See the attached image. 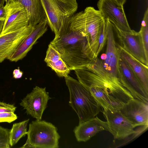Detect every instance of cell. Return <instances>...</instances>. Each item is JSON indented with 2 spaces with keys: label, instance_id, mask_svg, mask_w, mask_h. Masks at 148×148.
I'll use <instances>...</instances> for the list:
<instances>
[{
  "label": "cell",
  "instance_id": "obj_1",
  "mask_svg": "<svg viewBox=\"0 0 148 148\" xmlns=\"http://www.w3.org/2000/svg\"><path fill=\"white\" fill-rule=\"evenodd\" d=\"M78 81L86 88L97 87L120 101L125 103L133 98L118 78L105 68L97 57L86 65L74 70Z\"/></svg>",
  "mask_w": 148,
  "mask_h": 148
},
{
  "label": "cell",
  "instance_id": "obj_2",
  "mask_svg": "<svg viewBox=\"0 0 148 148\" xmlns=\"http://www.w3.org/2000/svg\"><path fill=\"white\" fill-rule=\"evenodd\" d=\"M60 53L71 71L86 65L91 61L87 42L79 32L68 27L50 43Z\"/></svg>",
  "mask_w": 148,
  "mask_h": 148
},
{
  "label": "cell",
  "instance_id": "obj_3",
  "mask_svg": "<svg viewBox=\"0 0 148 148\" xmlns=\"http://www.w3.org/2000/svg\"><path fill=\"white\" fill-rule=\"evenodd\" d=\"M105 20L99 10L89 6L75 14L70 20L68 28L79 33L87 40L91 60L97 57L100 29Z\"/></svg>",
  "mask_w": 148,
  "mask_h": 148
},
{
  "label": "cell",
  "instance_id": "obj_4",
  "mask_svg": "<svg viewBox=\"0 0 148 148\" xmlns=\"http://www.w3.org/2000/svg\"><path fill=\"white\" fill-rule=\"evenodd\" d=\"M64 78L69 92V104L77 114L79 123L96 116L102 108L89 90L69 75Z\"/></svg>",
  "mask_w": 148,
  "mask_h": 148
},
{
  "label": "cell",
  "instance_id": "obj_5",
  "mask_svg": "<svg viewBox=\"0 0 148 148\" xmlns=\"http://www.w3.org/2000/svg\"><path fill=\"white\" fill-rule=\"evenodd\" d=\"M48 25L57 36L67 28L70 20L76 13V0H40Z\"/></svg>",
  "mask_w": 148,
  "mask_h": 148
},
{
  "label": "cell",
  "instance_id": "obj_6",
  "mask_svg": "<svg viewBox=\"0 0 148 148\" xmlns=\"http://www.w3.org/2000/svg\"><path fill=\"white\" fill-rule=\"evenodd\" d=\"M56 127L44 120L33 121L29 125L23 148H58L60 136Z\"/></svg>",
  "mask_w": 148,
  "mask_h": 148
},
{
  "label": "cell",
  "instance_id": "obj_7",
  "mask_svg": "<svg viewBox=\"0 0 148 148\" xmlns=\"http://www.w3.org/2000/svg\"><path fill=\"white\" fill-rule=\"evenodd\" d=\"M112 24L116 32L122 48L141 63L148 66V58L146 56L139 32L133 30L130 32L124 31Z\"/></svg>",
  "mask_w": 148,
  "mask_h": 148
},
{
  "label": "cell",
  "instance_id": "obj_8",
  "mask_svg": "<svg viewBox=\"0 0 148 148\" xmlns=\"http://www.w3.org/2000/svg\"><path fill=\"white\" fill-rule=\"evenodd\" d=\"M52 99L46 88L36 86L31 92L21 100L20 105L26 110L27 114L36 120H41L49 100Z\"/></svg>",
  "mask_w": 148,
  "mask_h": 148
},
{
  "label": "cell",
  "instance_id": "obj_9",
  "mask_svg": "<svg viewBox=\"0 0 148 148\" xmlns=\"http://www.w3.org/2000/svg\"><path fill=\"white\" fill-rule=\"evenodd\" d=\"M120 80L133 97L148 104L147 92L127 63L120 56L119 60Z\"/></svg>",
  "mask_w": 148,
  "mask_h": 148
},
{
  "label": "cell",
  "instance_id": "obj_10",
  "mask_svg": "<svg viewBox=\"0 0 148 148\" xmlns=\"http://www.w3.org/2000/svg\"><path fill=\"white\" fill-rule=\"evenodd\" d=\"M97 6L105 20H108L122 31L132 30L126 17L123 5L115 0H99Z\"/></svg>",
  "mask_w": 148,
  "mask_h": 148
},
{
  "label": "cell",
  "instance_id": "obj_11",
  "mask_svg": "<svg viewBox=\"0 0 148 148\" xmlns=\"http://www.w3.org/2000/svg\"><path fill=\"white\" fill-rule=\"evenodd\" d=\"M108 125L109 131L115 139L126 138L136 134V127L119 110H107L103 111Z\"/></svg>",
  "mask_w": 148,
  "mask_h": 148
},
{
  "label": "cell",
  "instance_id": "obj_12",
  "mask_svg": "<svg viewBox=\"0 0 148 148\" xmlns=\"http://www.w3.org/2000/svg\"><path fill=\"white\" fill-rule=\"evenodd\" d=\"M4 8L6 17L0 35L16 30L28 25L27 12L20 2L11 0Z\"/></svg>",
  "mask_w": 148,
  "mask_h": 148
},
{
  "label": "cell",
  "instance_id": "obj_13",
  "mask_svg": "<svg viewBox=\"0 0 148 148\" xmlns=\"http://www.w3.org/2000/svg\"><path fill=\"white\" fill-rule=\"evenodd\" d=\"M105 21L107 31V46L104 60L102 61L105 69L120 80L119 45L115 40L113 28L111 23L107 20H106Z\"/></svg>",
  "mask_w": 148,
  "mask_h": 148
},
{
  "label": "cell",
  "instance_id": "obj_14",
  "mask_svg": "<svg viewBox=\"0 0 148 148\" xmlns=\"http://www.w3.org/2000/svg\"><path fill=\"white\" fill-rule=\"evenodd\" d=\"M30 25L16 30L0 35V63L9 59L21 41L33 30Z\"/></svg>",
  "mask_w": 148,
  "mask_h": 148
},
{
  "label": "cell",
  "instance_id": "obj_15",
  "mask_svg": "<svg viewBox=\"0 0 148 148\" xmlns=\"http://www.w3.org/2000/svg\"><path fill=\"white\" fill-rule=\"evenodd\" d=\"M148 104L135 98L124 103L119 110L136 127L148 125Z\"/></svg>",
  "mask_w": 148,
  "mask_h": 148
},
{
  "label": "cell",
  "instance_id": "obj_16",
  "mask_svg": "<svg viewBox=\"0 0 148 148\" xmlns=\"http://www.w3.org/2000/svg\"><path fill=\"white\" fill-rule=\"evenodd\" d=\"M47 25L45 18L35 25L32 32L20 43L8 60L16 62L24 58L38 40L47 32Z\"/></svg>",
  "mask_w": 148,
  "mask_h": 148
},
{
  "label": "cell",
  "instance_id": "obj_17",
  "mask_svg": "<svg viewBox=\"0 0 148 148\" xmlns=\"http://www.w3.org/2000/svg\"><path fill=\"white\" fill-rule=\"evenodd\" d=\"M103 131H109L107 121H103L96 116L93 118L79 123L74 129L76 138L79 142H85Z\"/></svg>",
  "mask_w": 148,
  "mask_h": 148
},
{
  "label": "cell",
  "instance_id": "obj_18",
  "mask_svg": "<svg viewBox=\"0 0 148 148\" xmlns=\"http://www.w3.org/2000/svg\"><path fill=\"white\" fill-rule=\"evenodd\" d=\"M44 61L47 66L54 71L60 77L69 75L71 70L61 57L58 51L51 44L48 45Z\"/></svg>",
  "mask_w": 148,
  "mask_h": 148
},
{
  "label": "cell",
  "instance_id": "obj_19",
  "mask_svg": "<svg viewBox=\"0 0 148 148\" xmlns=\"http://www.w3.org/2000/svg\"><path fill=\"white\" fill-rule=\"evenodd\" d=\"M120 56L128 64L145 90L148 92V67L135 58L119 45Z\"/></svg>",
  "mask_w": 148,
  "mask_h": 148
},
{
  "label": "cell",
  "instance_id": "obj_20",
  "mask_svg": "<svg viewBox=\"0 0 148 148\" xmlns=\"http://www.w3.org/2000/svg\"><path fill=\"white\" fill-rule=\"evenodd\" d=\"M86 88L101 107L102 111L119 110L124 103L113 98L101 88L97 87Z\"/></svg>",
  "mask_w": 148,
  "mask_h": 148
},
{
  "label": "cell",
  "instance_id": "obj_21",
  "mask_svg": "<svg viewBox=\"0 0 148 148\" xmlns=\"http://www.w3.org/2000/svg\"><path fill=\"white\" fill-rule=\"evenodd\" d=\"M20 2L27 13L28 25L33 26L45 18V14L40 0H14Z\"/></svg>",
  "mask_w": 148,
  "mask_h": 148
},
{
  "label": "cell",
  "instance_id": "obj_22",
  "mask_svg": "<svg viewBox=\"0 0 148 148\" xmlns=\"http://www.w3.org/2000/svg\"><path fill=\"white\" fill-rule=\"evenodd\" d=\"M29 121L28 119L13 124L9 132V142L11 147L15 145L21 138L27 135V127Z\"/></svg>",
  "mask_w": 148,
  "mask_h": 148
},
{
  "label": "cell",
  "instance_id": "obj_23",
  "mask_svg": "<svg viewBox=\"0 0 148 148\" xmlns=\"http://www.w3.org/2000/svg\"><path fill=\"white\" fill-rule=\"evenodd\" d=\"M141 37L145 54L148 58V9L146 10L138 32Z\"/></svg>",
  "mask_w": 148,
  "mask_h": 148
},
{
  "label": "cell",
  "instance_id": "obj_24",
  "mask_svg": "<svg viewBox=\"0 0 148 148\" xmlns=\"http://www.w3.org/2000/svg\"><path fill=\"white\" fill-rule=\"evenodd\" d=\"M107 38V31L105 20L103 22L100 29L98 39V46L96 57L98 56L103 49Z\"/></svg>",
  "mask_w": 148,
  "mask_h": 148
},
{
  "label": "cell",
  "instance_id": "obj_25",
  "mask_svg": "<svg viewBox=\"0 0 148 148\" xmlns=\"http://www.w3.org/2000/svg\"><path fill=\"white\" fill-rule=\"evenodd\" d=\"M10 130L0 126V148H10L9 142Z\"/></svg>",
  "mask_w": 148,
  "mask_h": 148
},
{
  "label": "cell",
  "instance_id": "obj_26",
  "mask_svg": "<svg viewBox=\"0 0 148 148\" xmlns=\"http://www.w3.org/2000/svg\"><path fill=\"white\" fill-rule=\"evenodd\" d=\"M17 116L14 112H4L0 113V123L7 122L9 123L15 121Z\"/></svg>",
  "mask_w": 148,
  "mask_h": 148
},
{
  "label": "cell",
  "instance_id": "obj_27",
  "mask_svg": "<svg viewBox=\"0 0 148 148\" xmlns=\"http://www.w3.org/2000/svg\"><path fill=\"white\" fill-rule=\"evenodd\" d=\"M16 107L13 104L0 101V113L4 112H14Z\"/></svg>",
  "mask_w": 148,
  "mask_h": 148
},
{
  "label": "cell",
  "instance_id": "obj_28",
  "mask_svg": "<svg viewBox=\"0 0 148 148\" xmlns=\"http://www.w3.org/2000/svg\"><path fill=\"white\" fill-rule=\"evenodd\" d=\"M23 75V72L21 71L19 68L14 69L13 72V77L15 79H19Z\"/></svg>",
  "mask_w": 148,
  "mask_h": 148
},
{
  "label": "cell",
  "instance_id": "obj_29",
  "mask_svg": "<svg viewBox=\"0 0 148 148\" xmlns=\"http://www.w3.org/2000/svg\"><path fill=\"white\" fill-rule=\"evenodd\" d=\"M5 20H0V35L2 32L4 22Z\"/></svg>",
  "mask_w": 148,
  "mask_h": 148
},
{
  "label": "cell",
  "instance_id": "obj_30",
  "mask_svg": "<svg viewBox=\"0 0 148 148\" xmlns=\"http://www.w3.org/2000/svg\"><path fill=\"white\" fill-rule=\"evenodd\" d=\"M118 3L123 5L125 3L127 0H115Z\"/></svg>",
  "mask_w": 148,
  "mask_h": 148
},
{
  "label": "cell",
  "instance_id": "obj_31",
  "mask_svg": "<svg viewBox=\"0 0 148 148\" xmlns=\"http://www.w3.org/2000/svg\"><path fill=\"white\" fill-rule=\"evenodd\" d=\"M5 0H0V8L4 6V4Z\"/></svg>",
  "mask_w": 148,
  "mask_h": 148
},
{
  "label": "cell",
  "instance_id": "obj_32",
  "mask_svg": "<svg viewBox=\"0 0 148 148\" xmlns=\"http://www.w3.org/2000/svg\"><path fill=\"white\" fill-rule=\"evenodd\" d=\"M11 0H5L6 4L7 3Z\"/></svg>",
  "mask_w": 148,
  "mask_h": 148
}]
</instances>
